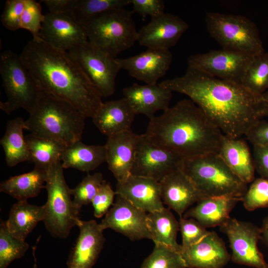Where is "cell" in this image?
Returning <instances> with one entry per match:
<instances>
[{
    "instance_id": "cell-1",
    "label": "cell",
    "mask_w": 268,
    "mask_h": 268,
    "mask_svg": "<svg viewBox=\"0 0 268 268\" xmlns=\"http://www.w3.org/2000/svg\"><path fill=\"white\" fill-rule=\"evenodd\" d=\"M159 84L188 96L226 136L240 138L266 116L262 95L242 84L222 80L188 67L184 75Z\"/></svg>"
},
{
    "instance_id": "cell-2",
    "label": "cell",
    "mask_w": 268,
    "mask_h": 268,
    "mask_svg": "<svg viewBox=\"0 0 268 268\" xmlns=\"http://www.w3.org/2000/svg\"><path fill=\"white\" fill-rule=\"evenodd\" d=\"M20 59L43 91L61 98L86 118H91L103 103L102 96L68 53L33 38Z\"/></svg>"
},
{
    "instance_id": "cell-3",
    "label": "cell",
    "mask_w": 268,
    "mask_h": 268,
    "mask_svg": "<svg viewBox=\"0 0 268 268\" xmlns=\"http://www.w3.org/2000/svg\"><path fill=\"white\" fill-rule=\"evenodd\" d=\"M144 134L184 159L218 153L224 135L191 99L180 100L150 119Z\"/></svg>"
},
{
    "instance_id": "cell-4",
    "label": "cell",
    "mask_w": 268,
    "mask_h": 268,
    "mask_svg": "<svg viewBox=\"0 0 268 268\" xmlns=\"http://www.w3.org/2000/svg\"><path fill=\"white\" fill-rule=\"evenodd\" d=\"M25 121L31 134L51 138L66 147L81 140L86 117L66 101L42 90Z\"/></svg>"
},
{
    "instance_id": "cell-5",
    "label": "cell",
    "mask_w": 268,
    "mask_h": 268,
    "mask_svg": "<svg viewBox=\"0 0 268 268\" xmlns=\"http://www.w3.org/2000/svg\"><path fill=\"white\" fill-rule=\"evenodd\" d=\"M181 169L192 180L203 198H241L248 189L218 153L184 159Z\"/></svg>"
},
{
    "instance_id": "cell-6",
    "label": "cell",
    "mask_w": 268,
    "mask_h": 268,
    "mask_svg": "<svg viewBox=\"0 0 268 268\" xmlns=\"http://www.w3.org/2000/svg\"><path fill=\"white\" fill-rule=\"evenodd\" d=\"M133 10H110L80 23L89 42L114 58L134 46L137 32Z\"/></svg>"
},
{
    "instance_id": "cell-7",
    "label": "cell",
    "mask_w": 268,
    "mask_h": 268,
    "mask_svg": "<svg viewBox=\"0 0 268 268\" xmlns=\"http://www.w3.org/2000/svg\"><path fill=\"white\" fill-rule=\"evenodd\" d=\"M0 74L7 100L0 109L7 114L20 108L29 113L35 107L42 89L22 63L20 56L5 50L0 56Z\"/></svg>"
},
{
    "instance_id": "cell-8",
    "label": "cell",
    "mask_w": 268,
    "mask_h": 268,
    "mask_svg": "<svg viewBox=\"0 0 268 268\" xmlns=\"http://www.w3.org/2000/svg\"><path fill=\"white\" fill-rule=\"evenodd\" d=\"M45 189L48 194L44 204L45 227L53 236L66 238L71 229L77 226L79 218L73 207L71 189L66 182L61 162L47 171Z\"/></svg>"
},
{
    "instance_id": "cell-9",
    "label": "cell",
    "mask_w": 268,
    "mask_h": 268,
    "mask_svg": "<svg viewBox=\"0 0 268 268\" xmlns=\"http://www.w3.org/2000/svg\"><path fill=\"white\" fill-rule=\"evenodd\" d=\"M205 20L209 34L223 49L253 56L265 52L257 25L247 17L208 12Z\"/></svg>"
},
{
    "instance_id": "cell-10",
    "label": "cell",
    "mask_w": 268,
    "mask_h": 268,
    "mask_svg": "<svg viewBox=\"0 0 268 268\" xmlns=\"http://www.w3.org/2000/svg\"><path fill=\"white\" fill-rule=\"evenodd\" d=\"M88 77L102 97L112 95L115 79L121 69L117 58L88 41L67 52Z\"/></svg>"
},
{
    "instance_id": "cell-11",
    "label": "cell",
    "mask_w": 268,
    "mask_h": 268,
    "mask_svg": "<svg viewBox=\"0 0 268 268\" xmlns=\"http://www.w3.org/2000/svg\"><path fill=\"white\" fill-rule=\"evenodd\" d=\"M219 229L228 237L233 262L255 268H268V264L258 247L261 239V228L252 223L230 217Z\"/></svg>"
},
{
    "instance_id": "cell-12",
    "label": "cell",
    "mask_w": 268,
    "mask_h": 268,
    "mask_svg": "<svg viewBox=\"0 0 268 268\" xmlns=\"http://www.w3.org/2000/svg\"><path fill=\"white\" fill-rule=\"evenodd\" d=\"M254 57L222 48L191 55L188 58V67L215 77L242 84L246 70Z\"/></svg>"
},
{
    "instance_id": "cell-13",
    "label": "cell",
    "mask_w": 268,
    "mask_h": 268,
    "mask_svg": "<svg viewBox=\"0 0 268 268\" xmlns=\"http://www.w3.org/2000/svg\"><path fill=\"white\" fill-rule=\"evenodd\" d=\"M184 158L138 135L131 175L161 181L170 173L181 169Z\"/></svg>"
},
{
    "instance_id": "cell-14",
    "label": "cell",
    "mask_w": 268,
    "mask_h": 268,
    "mask_svg": "<svg viewBox=\"0 0 268 268\" xmlns=\"http://www.w3.org/2000/svg\"><path fill=\"white\" fill-rule=\"evenodd\" d=\"M146 212L139 209L122 196L116 195L112 207L99 224L103 231L110 228L132 241L151 239Z\"/></svg>"
},
{
    "instance_id": "cell-15",
    "label": "cell",
    "mask_w": 268,
    "mask_h": 268,
    "mask_svg": "<svg viewBox=\"0 0 268 268\" xmlns=\"http://www.w3.org/2000/svg\"><path fill=\"white\" fill-rule=\"evenodd\" d=\"M40 37L67 52L88 41L83 28L71 13L49 12L44 14Z\"/></svg>"
},
{
    "instance_id": "cell-16",
    "label": "cell",
    "mask_w": 268,
    "mask_h": 268,
    "mask_svg": "<svg viewBox=\"0 0 268 268\" xmlns=\"http://www.w3.org/2000/svg\"><path fill=\"white\" fill-rule=\"evenodd\" d=\"M188 24L176 15L164 13L151 18L137 32V42L147 49L169 50L175 46Z\"/></svg>"
},
{
    "instance_id": "cell-17",
    "label": "cell",
    "mask_w": 268,
    "mask_h": 268,
    "mask_svg": "<svg viewBox=\"0 0 268 268\" xmlns=\"http://www.w3.org/2000/svg\"><path fill=\"white\" fill-rule=\"evenodd\" d=\"M121 69L147 84H157L170 67L172 55L169 50L147 49L136 55L117 58Z\"/></svg>"
},
{
    "instance_id": "cell-18",
    "label": "cell",
    "mask_w": 268,
    "mask_h": 268,
    "mask_svg": "<svg viewBox=\"0 0 268 268\" xmlns=\"http://www.w3.org/2000/svg\"><path fill=\"white\" fill-rule=\"evenodd\" d=\"M79 234L67 261V268H92L101 252L105 238L95 220L80 219Z\"/></svg>"
},
{
    "instance_id": "cell-19",
    "label": "cell",
    "mask_w": 268,
    "mask_h": 268,
    "mask_svg": "<svg viewBox=\"0 0 268 268\" xmlns=\"http://www.w3.org/2000/svg\"><path fill=\"white\" fill-rule=\"evenodd\" d=\"M180 254L187 268H222L231 259L225 243L214 231L197 243L182 249Z\"/></svg>"
},
{
    "instance_id": "cell-20",
    "label": "cell",
    "mask_w": 268,
    "mask_h": 268,
    "mask_svg": "<svg viewBox=\"0 0 268 268\" xmlns=\"http://www.w3.org/2000/svg\"><path fill=\"white\" fill-rule=\"evenodd\" d=\"M159 183L163 203L180 217L190 206L204 198L181 169L170 173Z\"/></svg>"
},
{
    "instance_id": "cell-21",
    "label": "cell",
    "mask_w": 268,
    "mask_h": 268,
    "mask_svg": "<svg viewBox=\"0 0 268 268\" xmlns=\"http://www.w3.org/2000/svg\"><path fill=\"white\" fill-rule=\"evenodd\" d=\"M115 192L145 212L164 207L160 183L151 178L131 175L125 181L117 182Z\"/></svg>"
},
{
    "instance_id": "cell-22",
    "label": "cell",
    "mask_w": 268,
    "mask_h": 268,
    "mask_svg": "<svg viewBox=\"0 0 268 268\" xmlns=\"http://www.w3.org/2000/svg\"><path fill=\"white\" fill-rule=\"evenodd\" d=\"M138 135L132 130L108 137L106 143V162L117 182L131 175L134 162Z\"/></svg>"
},
{
    "instance_id": "cell-23",
    "label": "cell",
    "mask_w": 268,
    "mask_h": 268,
    "mask_svg": "<svg viewBox=\"0 0 268 268\" xmlns=\"http://www.w3.org/2000/svg\"><path fill=\"white\" fill-rule=\"evenodd\" d=\"M124 98L135 114H142L149 120L156 112L169 108L172 91L159 84L140 85L134 83L123 89Z\"/></svg>"
},
{
    "instance_id": "cell-24",
    "label": "cell",
    "mask_w": 268,
    "mask_h": 268,
    "mask_svg": "<svg viewBox=\"0 0 268 268\" xmlns=\"http://www.w3.org/2000/svg\"><path fill=\"white\" fill-rule=\"evenodd\" d=\"M135 114L124 97L103 102L92 121L101 133L108 137L131 130Z\"/></svg>"
},
{
    "instance_id": "cell-25",
    "label": "cell",
    "mask_w": 268,
    "mask_h": 268,
    "mask_svg": "<svg viewBox=\"0 0 268 268\" xmlns=\"http://www.w3.org/2000/svg\"><path fill=\"white\" fill-rule=\"evenodd\" d=\"M218 153L232 172L243 182L247 184L254 180L256 169L253 157L244 139L224 134Z\"/></svg>"
},
{
    "instance_id": "cell-26",
    "label": "cell",
    "mask_w": 268,
    "mask_h": 268,
    "mask_svg": "<svg viewBox=\"0 0 268 268\" xmlns=\"http://www.w3.org/2000/svg\"><path fill=\"white\" fill-rule=\"evenodd\" d=\"M241 198L229 197L204 198L183 216L193 218L205 228L221 226L230 218V213Z\"/></svg>"
},
{
    "instance_id": "cell-27",
    "label": "cell",
    "mask_w": 268,
    "mask_h": 268,
    "mask_svg": "<svg viewBox=\"0 0 268 268\" xmlns=\"http://www.w3.org/2000/svg\"><path fill=\"white\" fill-rule=\"evenodd\" d=\"M106 162L105 145H87L81 140L67 146L62 157L64 168H74L89 172Z\"/></svg>"
},
{
    "instance_id": "cell-28",
    "label": "cell",
    "mask_w": 268,
    "mask_h": 268,
    "mask_svg": "<svg viewBox=\"0 0 268 268\" xmlns=\"http://www.w3.org/2000/svg\"><path fill=\"white\" fill-rule=\"evenodd\" d=\"M45 216L44 205L31 204L27 201H18L11 206L5 223L14 237L25 241L37 224L44 221Z\"/></svg>"
},
{
    "instance_id": "cell-29",
    "label": "cell",
    "mask_w": 268,
    "mask_h": 268,
    "mask_svg": "<svg viewBox=\"0 0 268 268\" xmlns=\"http://www.w3.org/2000/svg\"><path fill=\"white\" fill-rule=\"evenodd\" d=\"M146 222L151 239L155 244H164L181 253V245L176 240L179 223L169 209L164 207L148 213Z\"/></svg>"
},
{
    "instance_id": "cell-30",
    "label": "cell",
    "mask_w": 268,
    "mask_h": 268,
    "mask_svg": "<svg viewBox=\"0 0 268 268\" xmlns=\"http://www.w3.org/2000/svg\"><path fill=\"white\" fill-rule=\"evenodd\" d=\"M47 171L34 167L31 171L10 177L0 184V192L7 194L18 201H27L37 197L45 188Z\"/></svg>"
},
{
    "instance_id": "cell-31",
    "label": "cell",
    "mask_w": 268,
    "mask_h": 268,
    "mask_svg": "<svg viewBox=\"0 0 268 268\" xmlns=\"http://www.w3.org/2000/svg\"><path fill=\"white\" fill-rule=\"evenodd\" d=\"M26 130L25 121L17 117L9 121L3 136L0 140L6 164L13 167L18 164L29 161V153L23 130Z\"/></svg>"
},
{
    "instance_id": "cell-32",
    "label": "cell",
    "mask_w": 268,
    "mask_h": 268,
    "mask_svg": "<svg viewBox=\"0 0 268 268\" xmlns=\"http://www.w3.org/2000/svg\"><path fill=\"white\" fill-rule=\"evenodd\" d=\"M29 161L35 167L48 171L54 164L61 162L66 146L58 141L30 134L25 136Z\"/></svg>"
},
{
    "instance_id": "cell-33",
    "label": "cell",
    "mask_w": 268,
    "mask_h": 268,
    "mask_svg": "<svg viewBox=\"0 0 268 268\" xmlns=\"http://www.w3.org/2000/svg\"><path fill=\"white\" fill-rule=\"evenodd\" d=\"M242 84L258 95H262L268 90V53L264 52L254 57Z\"/></svg>"
},
{
    "instance_id": "cell-34",
    "label": "cell",
    "mask_w": 268,
    "mask_h": 268,
    "mask_svg": "<svg viewBox=\"0 0 268 268\" xmlns=\"http://www.w3.org/2000/svg\"><path fill=\"white\" fill-rule=\"evenodd\" d=\"M131 4V0H76L71 15L80 24L103 13Z\"/></svg>"
},
{
    "instance_id": "cell-35",
    "label": "cell",
    "mask_w": 268,
    "mask_h": 268,
    "mask_svg": "<svg viewBox=\"0 0 268 268\" xmlns=\"http://www.w3.org/2000/svg\"><path fill=\"white\" fill-rule=\"evenodd\" d=\"M29 247L24 240L14 237L7 230L5 221L0 224V268H7L15 260L21 258Z\"/></svg>"
},
{
    "instance_id": "cell-36",
    "label": "cell",
    "mask_w": 268,
    "mask_h": 268,
    "mask_svg": "<svg viewBox=\"0 0 268 268\" xmlns=\"http://www.w3.org/2000/svg\"><path fill=\"white\" fill-rule=\"evenodd\" d=\"M140 268H187L180 253L164 244H156Z\"/></svg>"
},
{
    "instance_id": "cell-37",
    "label": "cell",
    "mask_w": 268,
    "mask_h": 268,
    "mask_svg": "<svg viewBox=\"0 0 268 268\" xmlns=\"http://www.w3.org/2000/svg\"><path fill=\"white\" fill-rule=\"evenodd\" d=\"M103 180L101 173L88 174L74 189H71L73 207L78 214L83 205L91 203Z\"/></svg>"
},
{
    "instance_id": "cell-38",
    "label": "cell",
    "mask_w": 268,
    "mask_h": 268,
    "mask_svg": "<svg viewBox=\"0 0 268 268\" xmlns=\"http://www.w3.org/2000/svg\"><path fill=\"white\" fill-rule=\"evenodd\" d=\"M244 207L248 211L268 207V179L262 177L254 180L241 198Z\"/></svg>"
},
{
    "instance_id": "cell-39",
    "label": "cell",
    "mask_w": 268,
    "mask_h": 268,
    "mask_svg": "<svg viewBox=\"0 0 268 268\" xmlns=\"http://www.w3.org/2000/svg\"><path fill=\"white\" fill-rule=\"evenodd\" d=\"M44 17L40 3L34 0H27L21 20L20 28L30 32L33 38L40 37Z\"/></svg>"
},
{
    "instance_id": "cell-40",
    "label": "cell",
    "mask_w": 268,
    "mask_h": 268,
    "mask_svg": "<svg viewBox=\"0 0 268 268\" xmlns=\"http://www.w3.org/2000/svg\"><path fill=\"white\" fill-rule=\"evenodd\" d=\"M179 223L182 239V249L197 243L209 232L206 228L193 218L182 217Z\"/></svg>"
},
{
    "instance_id": "cell-41",
    "label": "cell",
    "mask_w": 268,
    "mask_h": 268,
    "mask_svg": "<svg viewBox=\"0 0 268 268\" xmlns=\"http://www.w3.org/2000/svg\"><path fill=\"white\" fill-rule=\"evenodd\" d=\"M27 0H7L1 16V21L6 29L15 31L20 29L22 16Z\"/></svg>"
},
{
    "instance_id": "cell-42",
    "label": "cell",
    "mask_w": 268,
    "mask_h": 268,
    "mask_svg": "<svg viewBox=\"0 0 268 268\" xmlns=\"http://www.w3.org/2000/svg\"><path fill=\"white\" fill-rule=\"evenodd\" d=\"M115 195L116 192L113 190L110 183L103 180L91 202L96 217L100 218L108 212L114 203Z\"/></svg>"
},
{
    "instance_id": "cell-43",
    "label": "cell",
    "mask_w": 268,
    "mask_h": 268,
    "mask_svg": "<svg viewBox=\"0 0 268 268\" xmlns=\"http://www.w3.org/2000/svg\"><path fill=\"white\" fill-rule=\"evenodd\" d=\"M134 12L138 13L143 20L147 16L157 17L164 13V1L163 0H131Z\"/></svg>"
},
{
    "instance_id": "cell-44",
    "label": "cell",
    "mask_w": 268,
    "mask_h": 268,
    "mask_svg": "<svg viewBox=\"0 0 268 268\" xmlns=\"http://www.w3.org/2000/svg\"><path fill=\"white\" fill-rule=\"evenodd\" d=\"M254 145L268 146V122L261 120L245 135Z\"/></svg>"
},
{
    "instance_id": "cell-45",
    "label": "cell",
    "mask_w": 268,
    "mask_h": 268,
    "mask_svg": "<svg viewBox=\"0 0 268 268\" xmlns=\"http://www.w3.org/2000/svg\"><path fill=\"white\" fill-rule=\"evenodd\" d=\"M253 159L256 170L268 179V146L254 145Z\"/></svg>"
},
{
    "instance_id": "cell-46",
    "label": "cell",
    "mask_w": 268,
    "mask_h": 268,
    "mask_svg": "<svg viewBox=\"0 0 268 268\" xmlns=\"http://www.w3.org/2000/svg\"><path fill=\"white\" fill-rule=\"evenodd\" d=\"M76 0H42L49 12L55 13H71Z\"/></svg>"
},
{
    "instance_id": "cell-47",
    "label": "cell",
    "mask_w": 268,
    "mask_h": 268,
    "mask_svg": "<svg viewBox=\"0 0 268 268\" xmlns=\"http://www.w3.org/2000/svg\"><path fill=\"white\" fill-rule=\"evenodd\" d=\"M261 230V239L263 241L268 249V215L266 217L262 222Z\"/></svg>"
},
{
    "instance_id": "cell-48",
    "label": "cell",
    "mask_w": 268,
    "mask_h": 268,
    "mask_svg": "<svg viewBox=\"0 0 268 268\" xmlns=\"http://www.w3.org/2000/svg\"><path fill=\"white\" fill-rule=\"evenodd\" d=\"M37 243H38V242H37L36 245L35 246H32V254H33V256L34 260V265H33V266L32 268H38V266L37 265V260H36V256H35V251L36 250Z\"/></svg>"
},
{
    "instance_id": "cell-49",
    "label": "cell",
    "mask_w": 268,
    "mask_h": 268,
    "mask_svg": "<svg viewBox=\"0 0 268 268\" xmlns=\"http://www.w3.org/2000/svg\"><path fill=\"white\" fill-rule=\"evenodd\" d=\"M263 95L266 102V105H267L266 116L268 117V90L266 91L264 93H263Z\"/></svg>"
}]
</instances>
